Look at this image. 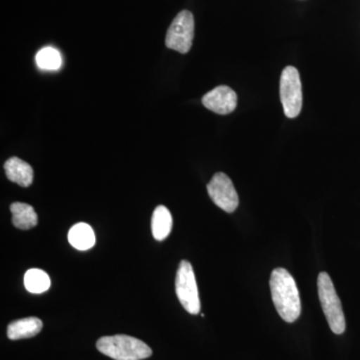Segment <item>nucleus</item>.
<instances>
[{"instance_id":"obj_3","label":"nucleus","mask_w":360,"mask_h":360,"mask_svg":"<svg viewBox=\"0 0 360 360\" xmlns=\"http://www.w3.org/2000/svg\"><path fill=\"white\" fill-rule=\"evenodd\" d=\"M319 300L333 333L342 335L345 330V317L341 302L328 272H321L317 278Z\"/></svg>"},{"instance_id":"obj_13","label":"nucleus","mask_w":360,"mask_h":360,"mask_svg":"<svg viewBox=\"0 0 360 360\" xmlns=\"http://www.w3.org/2000/svg\"><path fill=\"white\" fill-rule=\"evenodd\" d=\"M172 215L165 205H160L153 212L151 231L156 240H165L172 229Z\"/></svg>"},{"instance_id":"obj_4","label":"nucleus","mask_w":360,"mask_h":360,"mask_svg":"<svg viewBox=\"0 0 360 360\" xmlns=\"http://www.w3.org/2000/svg\"><path fill=\"white\" fill-rule=\"evenodd\" d=\"M175 292L180 304L188 314H198L200 312V293L193 265L187 260H181L175 277Z\"/></svg>"},{"instance_id":"obj_11","label":"nucleus","mask_w":360,"mask_h":360,"mask_svg":"<svg viewBox=\"0 0 360 360\" xmlns=\"http://www.w3.org/2000/svg\"><path fill=\"white\" fill-rule=\"evenodd\" d=\"M13 224L16 229L28 231L37 226L39 219L32 205L23 202H14L11 205Z\"/></svg>"},{"instance_id":"obj_14","label":"nucleus","mask_w":360,"mask_h":360,"mask_svg":"<svg viewBox=\"0 0 360 360\" xmlns=\"http://www.w3.org/2000/svg\"><path fill=\"white\" fill-rule=\"evenodd\" d=\"M25 285L30 292L39 295L51 288V278L44 270L32 269L27 270L25 276Z\"/></svg>"},{"instance_id":"obj_1","label":"nucleus","mask_w":360,"mask_h":360,"mask_svg":"<svg viewBox=\"0 0 360 360\" xmlns=\"http://www.w3.org/2000/svg\"><path fill=\"white\" fill-rule=\"evenodd\" d=\"M272 302L281 319L295 322L302 314L300 291L295 278L284 269H276L270 276Z\"/></svg>"},{"instance_id":"obj_5","label":"nucleus","mask_w":360,"mask_h":360,"mask_svg":"<svg viewBox=\"0 0 360 360\" xmlns=\"http://www.w3.org/2000/svg\"><path fill=\"white\" fill-rule=\"evenodd\" d=\"M281 101L284 115L288 118H295L302 108V89L300 72L293 66H288L281 73Z\"/></svg>"},{"instance_id":"obj_2","label":"nucleus","mask_w":360,"mask_h":360,"mask_svg":"<svg viewBox=\"0 0 360 360\" xmlns=\"http://www.w3.org/2000/svg\"><path fill=\"white\" fill-rule=\"evenodd\" d=\"M96 347L101 354L115 360H142L153 354L146 342L124 335L103 336L97 340Z\"/></svg>"},{"instance_id":"obj_8","label":"nucleus","mask_w":360,"mask_h":360,"mask_svg":"<svg viewBox=\"0 0 360 360\" xmlns=\"http://www.w3.org/2000/svg\"><path fill=\"white\" fill-rule=\"evenodd\" d=\"M202 104L217 115H229L238 106V96L231 87L220 85L202 97Z\"/></svg>"},{"instance_id":"obj_7","label":"nucleus","mask_w":360,"mask_h":360,"mask_svg":"<svg viewBox=\"0 0 360 360\" xmlns=\"http://www.w3.org/2000/svg\"><path fill=\"white\" fill-rule=\"evenodd\" d=\"M207 191L213 202L225 212L231 213L238 208V194L226 174L219 172L213 175L207 184Z\"/></svg>"},{"instance_id":"obj_10","label":"nucleus","mask_w":360,"mask_h":360,"mask_svg":"<svg viewBox=\"0 0 360 360\" xmlns=\"http://www.w3.org/2000/svg\"><path fill=\"white\" fill-rule=\"evenodd\" d=\"M7 179L22 187L32 186L33 169L27 162L18 158H11L4 163Z\"/></svg>"},{"instance_id":"obj_6","label":"nucleus","mask_w":360,"mask_h":360,"mask_svg":"<svg viewBox=\"0 0 360 360\" xmlns=\"http://www.w3.org/2000/svg\"><path fill=\"white\" fill-rule=\"evenodd\" d=\"M194 37V18L188 11H182L172 21L167 33L165 44L169 49H174L186 54L193 46Z\"/></svg>"},{"instance_id":"obj_12","label":"nucleus","mask_w":360,"mask_h":360,"mask_svg":"<svg viewBox=\"0 0 360 360\" xmlns=\"http://www.w3.org/2000/svg\"><path fill=\"white\" fill-rule=\"evenodd\" d=\"M68 241L78 250H87L96 245V236L89 224L80 222L71 227L68 232Z\"/></svg>"},{"instance_id":"obj_15","label":"nucleus","mask_w":360,"mask_h":360,"mask_svg":"<svg viewBox=\"0 0 360 360\" xmlns=\"http://www.w3.org/2000/svg\"><path fill=\"white\" fill-rule=\"evenodd\" d=\"M35 61L40 70H58L63 65V58L60 52L53 47H44L37 52Z\"/></svg>"},{"instance_id":"obj_9","label":"nucleus","mask_w":360,"mask_h":360,"mask_svg":"<svg viewBox=\"0 0 360 360\" xmlns=\"http://www.w3.org/2000/svg\"><path fill=\"white\" fill-rule=\"evenodd\" d=\"M42 328L44 323L37 317H26L9 323L7 326V336L11 340L32 338L39 335Z\"/></svg>"}]
</instances>
